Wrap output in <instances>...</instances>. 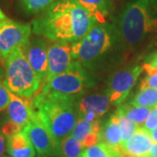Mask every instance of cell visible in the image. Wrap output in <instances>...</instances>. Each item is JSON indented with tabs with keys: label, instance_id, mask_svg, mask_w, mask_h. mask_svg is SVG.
Here are the masks:
<instances>
[{
	"label": "cell",
	"instance_id": "4fadbf2b",
	"mask_svg": "<svg viewBox=\"0 0 157 157\" xmlns=\"http://www.w3.org/2000/svg\"><path fill=\"white\" fill-rule=\"evenodd\" d=\"M9 91V90H8ZM10 101L7 107L9 119L23 128L33 120L35 111L33 108L31 98L17 96L9 91Z\"/></svg>",
	"mask_w": 157,
	"mask_h": 157
},
{
	"label": "cell",
	"instance_id": "2e32d148",
	"mask_svg": "<svg viewBox=\"0 0 157 157\" xmlns=\"http://www.w3.org/2000/svg\"><path fill=\"white\" fill-rule=\"evenodd\" d=\"M6 139V150L11 157H35L36 155V150L32 141L23 130Z\"/></svg>",
	"mask_w": 157,
	"mask_h": 157
},
{
	"label": "cell",
	"instance_id": "836d02e7",
	"mask_svg": "<svg viewBox=\"0 0 157 157\" xmlns=\"http://www.w3.org/2000/svg\"><path fill=\"white\" fill-rule=\"evenodd\" d=\"M6 16L4 14V12L2 11V10H1V8H0V22L1 21H3L4 19H6Z\"/></svg>",
	"mask_w": 157,
	"mask_h": 157
},
{
	"label": "cell",
	"instance_id": "d590c367",
	"mask_svg": "<svg viewBox=\"0 0 157 157\" xmlns=\"http://www.w3.org/2000/svg\"><path fill=\"white\" fill-rule=\"evenodd\" d=\"M39 157H48V156H39Z\"/></svg>",
	"mask_w": 157,
	"mask_h": 157
},
{
	"label": "cell",
	"instance_id": "5b68a950",
	"mask_svg": "<svg viewBox=\"0 0 157 157\" xmlns=\"http://www.w3.org/2000/svg\"><path fill=\"white\" fill-rule=\"evenodd\" d=\"M117 29L107 23H96L83 38L71 45L72 56L80 64H89L102 57L114 45Z\"/></svg>",
	"mask_w": 157,
	"mask_h": 157
},
{
	"label": "cell",
	"instance_id": "ffe728a7",
	"mask_svg": "<svg viewBox=\"0 0 157 157\" xmlns=\"http://www.w3.org/2000/svg\"><path fill=\"white\" fill-rule=\"evenodd\" d=\"M85 148L79 140L70 135L59 142V157H80Z\"/></svg>",
	"mask_w": 157,
	"mask_h": 157
},
{
	"label": "cell",
	"instance_id": "5bb4252c",
	"mask_svg": "<svg viewBox=\"0 0 157 157\" xmlns=\"http://www.w3.org/2000/svg\"><path fill=\"white\" fill-rule=\"evenodd\" d=\"M102 126L100 120L88 121L78 117L71 135L79 140L85 147L101 142Z\"/></svg>",
	"mask_w": 157,
	"mask_h": 157
},
{
	"label": "cell",
	"instance_id": "ac0fdd59",
	"mask_svg": "<svg viewBox=\"0 0 157 157\" xmlns=\"http://www.w3.org/2000/svg\"><path fill=\"white\" fill-rule=\"evenodd\" d=\"M85 10L89 12L98 23H106V17L109 13L111 0H76Z\"/></svg>",
	"mask_w": 157,
	"mask_h": 157
},
{
	"label": "cell",
	"instance_id": "9c48e42d",
	"mask_svg": "<svg viewBox=\"0 0 157 157\" xmlns=\"http://www.w3.org/2000/svg\"><path fill=\"white\" fill-rule=\"evenodd\" d=\"M142 71V67L135 65L120 70L113 75L107 91L113 105L119 106L126 101Z\"/></svg>",
	"mask_w": 157,
	"mask_h": 157
},
{
	"label": "cell",
	"instance_id": "4dcf8cb0",
	"mask_svg": "<svg viewBox=\"0 0 157 157\" xmlns=\"http://www.w3.org/2000/svg\"><path fill=\"white\" fill-rule=\"evenodd\" d=\"M148 157H157V143H154L152 145Z\"/></svg>",
	"mask_w": 157,
	"mask_h": 157
},
{
	"label": "cell",
	"instance_id": "e575fe53",
	"mask_svg": "<svg viewBox=\"0 0 157 157\" xmlns=\"http://www.w3.org/2000/svg\"><path fill=\"white\" fill-rule=\"evenodd\" d=\"M3 157H11V156H6V155H5V156H3Z\"/></svg>",
	"mask_w": 157,
	"mask_h": 157
},
{
	"label": "cell",
	"instance_id": "277c9868",
	"mask_svg": "<svg viewBox=\"0 0 157 157\" xmlns=\"http://www.w3.org/2000/svg\"><path fill=\"white\" fill-rule=\"evenodd\" d=\"M12 94L32 98L38 92L41 81L29 64L22 47H17L6 59V77L3 82Z\"/></svg>",
	"mask_w": 157,
	"mask_h": 157
},
{
	"label": "cell",
	"instance_id": "9a60e30c",
	"mask_svg": "<svg viewBox=\"0 0 157 157\" xmlns=\"http://www.w3.org/2000/svg\"><path fill=\"white\" fill-rule=\"evenodd\" d=\"M153 144L150 133L143 127H139L135 134L122 144L120 151L135 157H148Z\"/></svg>",
	"mask_w": 157,
	"mask_h": 157
},
{
	"label": "cell",
	"instance_id": "8992f818",
	"mask_svg": "<svg viewBox=\"0 0 157 157\" xmlns=\"http://www.w3.org/2000/svg\"><path fill=\"white\" fill-rule=\"evenodd\" d=\"M88 86L89 78L87 74L81 64L74 60L66 72L52 77L50 80L43 84L39 91L67 96L76 100Z\"/></svg>",
	"mask_w": 157,
	"mask_h": 157
},
{
	"label": "cell",
	"instance_id": "52a82bcc",
	"mask_svg": "<svg viewBox=\"0 0 157 157\" xmlns=\"http://www.w3.org/2000/svg\"><path fill=\"white\" fill-rule=\"evenodd\" d=\"M32 25L6 17L0 22V59H6L17 47H24L31 39Z\"/></svg>",
	"mask_w": 157,
	"mask_h": 157
},
{
	"label": "cell",
	"instance_id": "d6986e66",
	"mask_svg": "<svg viewBox=\"0 0 157 157\" xmlns=\"http://www.w3.org/2000/svg\"><path fill=\"white\" fill-rule=\"evenodd\" d=\"M150 109V107H135L131 105L130 103L121 105L117 108L119 112L121 113L131 121L138 125L139 127H142L144 125L147 118L149 114Z\"/></svg>",
	"mask_w": 157,
	"mask_h": 157
},
{
	"label": "cell",
	"instance_id": "e0dca14e",
	"mask_svg": "<svg viewBox=\"0 0 157 157\" xmlns=\"http://www.w3.org/2000/svg\"><path fill=\"white\" fill-rule=\"evenodd\" d=\"M101 142H103L120 151L122 143L121 130L120 126V119L116 112L110 116L104 127L102 128Z\"/></svg>",
	"mask_w": 157,
	"mask_h": 157
},
{
	"label": "cell",
	"instance_id": "8fae6325",
	"mask_svg": "<svg viewBox=\"0 0 157 157\" xmlns=\"http://www.w3.org/2000/svg\"><path fill=\"white\" fill-rule=\"evenodd\" d=\"M111 104L107 93L94 94L80 98L76 102V109L78 117L95 121L108 112Z\"/></svg>",
	"mask_w": 157,
	"mask_h": 157
},
{
	"label": "cell",
	"instance_id": "d4e9b609",
	"mask_svg": "<svg viewBox=\"0 0 157 157\" xmlns=\"http://www.w3.org/2000/svg\"><path fill=\"white\" fill-rule=\"evenodd\" d=\"M144 129H146L147 132H151L152 130L157 128V105L151 107L149 114L147 118L146 121L142 126Z\"/></svg>",
	"mask_w": 157,
	"mask_h": 157
},
{
	"label": "cell",
	"instance_id": "3957f363",
	"mask_svg": "<svg viewBox=\"0 0 157 157\" xmlns=\"http://www.w3.org/2000/svg\"><path fill=\"white\" fill-rule=\"evenodd\" d=\"M117 25L119 39L128 46L138 45L147 34L157 32V19L153 17L149 0L130 2L121 13Z\"/></svg>",
	"mask_w": 157,
	"mask_h": 157
},
{
	"label": "cell",
	"instance_id": "ba28073f",
	"mask_svg": "<svg viewBox=\"0 0 157 157\" xmlns=\"http://www.w3.org/2000/svg\"><path fill=\"white\" fill-rule=\"evenodd\" d=\"M39 156H59V142L35 112L34 117L24 128Z\"/></svg>",
	"mask_w": 157,
	"mask_h": 157
},
{
	"label": "cell",
	"instance_id": "6da1fadb",
	"mask_svg": "<svg viewBox=\"0 0 157 157\" xmlns=\"http://www.w3.org/2000/svg\"><path fill=\"white\" fill-rule=\"evenodd\" d=\"M97 22L76 0H57L33 20V32L52 42L73 43Z\"/></svg>",
	"mask_w": 157,
	"mask_h": 157
},
{
	"label": "cell",
	"instance_id": "f546056e",
	"mask_svg": "<svg viewBox=\"0 0 157 157\" xmlns=\"http://www.w3.org/2000/svg\"><path fill=\"white\" fill-rule=\"evenodd\" d=\"M149 6L152 14H157V0H149Z\"/></svg>",
	"mask_w": 157,
	"mask_h": 157
},
{
	"label": "cell",
	"instance_id": "484cf974",
	"mask_svg": "<svg viewBox=\"0 0 157 157\" xmlns=\"http://www.w3.org/2000/svg\"><path fill=\"white\" fill-rule=\"evenodd\" d=\"M22 130V127H20L19 125L12 122L11 121L9 120L6 123L3 125V127L1 128V132L7 138V137H10L11 135H16L17 133L21 132Z\"/></svg>",
	"mask_w": 157,
	"mask_h": 157
},
{
	"label": "cell",
	"instance_id": "f1b7e54d",
	"mask_svg": "<svg viewBox=\"0 0 157 157\" xmlns=\"http://www.w3.org/2000/svg\"><path fill=\"white\" fill-rule=\"evenodd\" d=\"M6 136L0 131V157H3L5 148H6Z\"/></svg>",
	"mask_w": 157,
	"mask_h": 157
},
{
	"label": "cell",
	"instance_id": "30bf717a",
	"mask_svg": "<svg viewBox=\"0 0 157 157\" xmlns=\"http://www.w3.org/2000/svg\"><path fill=\"white\" fill-rule=\"evenodd\" d=\"M73 62L71 45L68 43L53 42L47 46V73L43 84L56 75L64 73Z\"/></svg>",
	"mask_w": 157,
	"mask_h": 157
},
{
	"label": "cell",
	"instance_id": "4316f807",
	"mask_svg": "<svg viewBox=\"0 0 157 157\" xmlns=\"http://www.w3.org/2000/svg\"><path fill=\"white\" fill-rule=\"evenodd\" d=\"M146 88H155L157 89V72L151 74H147L146 78H144L140 85V90Z\"/></svg>",
	"mask_w": 157,
	"mask_h": 157
},
{
	"label": "cell",
	"instance_id": "603a6c76",
	"mask_svg": "<svg viewBox=\"0 0 157 157\" xmlns=\"http://www.w3.org/2000/svg\"><path fill=\"white\" fill-rule=\"evenodd\" d=\"M57 0H20L24 11L30 15L39 14L46 10Z\"/></svg>",
	"mask_w": 157,
	"mask_h": 157
},
{
	"label": "cell",
	"instance_id": "d6a6232c",
	"mask_svg": "<svg viewBox=\"0 0 157 157\" xmlns=\"http://www.w3.org/2000/svg\"><path fill=\"white\" fill-rule=\"evenodd\" d=\"M150 136L154 143H157V128L150 132Z\"/></svg>",
	"mask_w": 157,
	"mask_h": 157
},
{
	"label": "cell",
	"instance_id": "1f68e13d",
	"mask_svg": "<svg viewBox=\"0 0 157 157\" xmlns=\"http://www.w3.org/2000/svg\"><path fill=\"white\" fill-rule=\"evenodd\" d=\"M147 63H148L152 67L157 68V54L156 55H154V56L152 57L151 59H149V61L147 62Z\"/></svg>",
	"mask_w": 157,
	"mask_h": 157
},
{
	"label": "cell",
	"instance_id": "44dd1931",
	"mask_svg": "<svg viewBox=\"0 0 157 157\" xmlns=\"http://www.w3.org/2000/svg\"><path fill=\"white\" fill-rule=\"evenodd\" d=\"M80 157H121L120 151L103 142L86 147Z\"/></svg>",
	"mask_w": 157,
	"mask_h": 157
},
{
	"label": "cell",
	"instance_id": "7402d4cb",
	"mask_svg": "<svg viewBox=\"0 0 157 157\" xmlns=\"http://www.w3.org/2000/svg\"><path fill=\"white\" fill-rule=\"evenodd\" d=\"M130 104L135 107H145L150 108L155 107L157 105V89L146 88L140 90V92L135 95Z\"/></svg>",
	"mask_w": 157,
	"mask_h": 157
},
{
	"label": "cell",
	"instance_id": "7a4b0ae2",
	"mask_svg": "<svg viewBox=\"0 0 157 157\" xmlns=\"http://www.w3.org/2000/svg\"><path fill=\"white\" fill-rule=\"evenodd\" d=\"M31 102L34 111L59 142L71 135L78 118L75 99L38 91Z\"/></svg>",
	"mask_w": 157,
	"mask_h": 157
},
{
	"label": "cell",
	"instance_id": "cb8c5ba5",
	"mask_svg": "<svg viewBox=\"0 0 157 157\" xmlns=\"http://www.w3.org/2000/svg\"><path fill=\"white\" fill-rule=\"evenodd\" d=\"M116 113L120 119V126H121V141H122L121 146H122V144L125 143L135 134V131L139 128V126L134 123L133 121H131L129 119H128L118 110H116Z\"/></svg>",
	"mask_w": 157,
	"mask_h": 157
},
{
	"label": "cell",
	"instance_id": "83f0119b",
	"mask_svg": "<svg viewBox=\"0 0 157 157\" xmlns=\"http://www.w3.org/2000/svg\"><path fill=\"white\" fill-rule=\"evenodd\" d=\"M10 101L9 91L5 86V85L0 83V112L7 109Z\"/></svg>",
	"mask_w": 157,
	"mask_h": 157
},
{
	"label": "cell",
	"instance_id": "7c38bea8",
	"mask_svg": "<svg viewBox=\"0 0 157 157\" xmlns=\"http://www.w3.org/2000/svg\"><path fill=\"white\" fill-rule=\"evenodd\" d=\"M47 43L41 38L30 39L27 45L22 47L29 64L40 79L45 80L47 73Z\"/></svg>",
	"mask_w": 157,
	"mask_h": 157
}]
</instances>
